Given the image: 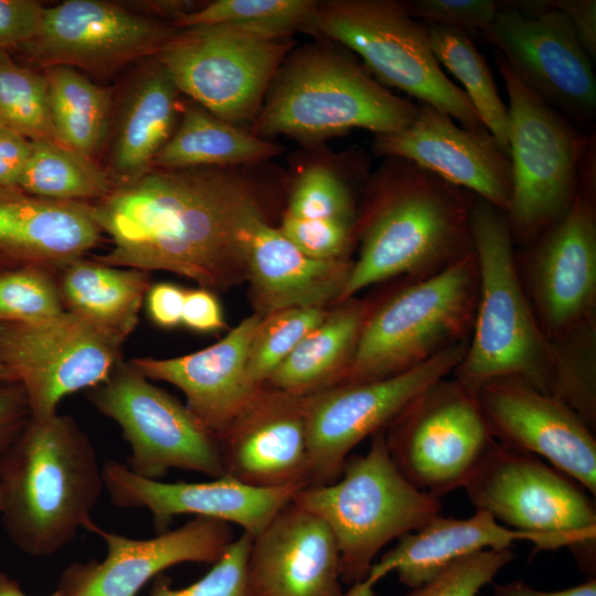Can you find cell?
I'll return each mask as SVG.
<instances>
[{
	"instance_id": "obj_23",
	"label": "cell",
	"mask_w": 596,
	"mask_h": 596,
	"mask_svg": "<svg viewBox=\"0 0 596 596\" xmlns=\"http://www.w3.org/2000/svg\"><path fill=\"white\" fill-rule=\"evenodd\" d=\"M216 438L225 475L259 488L308 486L306 397L264 385Z\"/></svg>"
},
{
	"instance_id": "obj_9",
	"label": "cell",
	"mask_w": 596,
	"mask_h": 596,
	"mask_svg": "<svg viewBox=\"0 0 596 596\" xmlns=\"http://www.w3.org/2000/svg\"><path fill=\"white\" fill-rule=\"evenodd\" d=\"M496 63L509 99L512 191L505 216L513 241L530 243L571 207L592 147L499 53Z\"/></svg>"
},
{
	"instance_id": "obj_20",
	"label": "cell",
	"mask_w": 596,
	"mask_h": 596,
	"mask_svg": "<svg viewBox=\"0 0 596 596\" xmlns=\"http://www.w3.org/2000/svg\"><path fill=\"white\" fill-rule=\"evenodd\" d=\"M84 529L105 542L107 554L102 562L73 563L63 572L57 590L66 596H136L171 566L214 564L235 539L230 523L203 517L149 539L109 532L93 521Z\"/></svg>"
},
{
	"instance_id": "obj_12",
	"label": "cell",
	"mask_w": 596,
	"mask_h": 596,
	"mask_svg": "<svg viewBox=\"0 0 596 596\" xmlns=\"http://www.w3.org/2000/svg\"><path fill=\"white\" fill-rule=\"evenodd\" d=\"M86 397L120 427L131 450L126 466L137 476L161 480L171 469L225 475L216 436L128 361L120 360Z\"/></svg>"
},
{
	"instance_id": "obj_5",
	"label": "cell",
	"mask_w": 596,
	"mask_h": 596,
	"mask_svg": "<svg viewBox=\"0 0 596 596\" xmlns=\"http://www.w3.org/2000/svg\"><path fill=\"white\" fill-rule=\"evenodd\" d=\"M418 105L391 93L349 55L308 45L286 57L275 75L253 134L316 142L352 129L376 136L409 126Z\"/></svg>"
},
{
	"instance_id": "obj_34",
	"label": "cell",
	"mask_w": 596,
	"mask_h": 596,
	"mask_svg": "<svg viewBox=\"0 0 596 596\" xmlns=\"http://www.w3.org/2000/svg\"><path fill=\"white\" fill-rule=\"evenodd\" d=\"M54 201L93 203L115 190L104 168L56 140L32 141V150L17 185Z\"/></svg>"
},
{
	"instance_id": "obj_49",
	"label": "cell",
	"mask_w": 596,
	"mask_h": 596,
	"mask_svg": "<svg viewBox=\"0 0 596 596\" xmlns=\"http://www.w3.org/2000/svg\"><path fill=\"white\" fill-rule=\"evenodd\" d=\"M32 150V141L0 126V187H17Z\"/></svg>"
},
{
	"instance_id": "obj_38",
	"label": "cell",
	"mask_w": 596,
	"mask_h": 596,
	"mask_svg": "<svg viewBox=\"0 0 596 596\" xmlns=\"http://www.w3.org/2000/svg\"><path fill=\"white\" fill-rule=\"evenodd\" d=\"M320 307L288 308L262 318L252 339L246 373L255 389L263 387L274 370L328 316Z\"/></svg>"
},
{
	"instance_id": "obj_15",
	"label": "cell",
	"mask_w": 596,
	"mask_h": 596,
	"mask_svg": "<svg viewBox=\"0 0 596 596\" xmlns=\"http://www.w3.org/2000/svg\"><path fill=\"white\" fill-rule=\"evenodd\" d=\"M592 161L567 212L534 242L522 285L546 337L596 336V211Z\"/></svg>"
},
{
	"instance_id": "obj_48",
	"label": "cell",
	"mask_w": 596,
	"mask_h": 596,
	"mask_svg": "<svg viewBox=\"0 0 596 596\" xmlns=\"http://www.w3.org/2000/svg\"><path fill=\"white\" fill-rule=\"evenodd\" d=\"M185 289L172 283L151 285L147 291L145 304L150 320L164 329L181 324Z\"/></svg>"
},
{
	"instance_id": "obj_28",
	"label": "cell",
	"mask_w": 596,
	"mask_h": 596,
	"mask_svg": "<svg viewBox=\"0 0 596 596\" xmlns=\"http://www.w3.org/2000/svg\"><path fill=\"white\" fill-rule=\"evenodd\" d=\"M245 263L256 313L265 317L288 308L337 302L353 262L310 258L264 217L251 231Z\"/></svg>"
},
{
	"instance_id": "obj_3",
	"label": "cell",
	"mask_w": 596,
	"mask_h": 596,
	"mask_svg": "<svg viewBox=\"0 0 596 596\" xmlns=\"http://www.w3.org/2000/svg\"><path fill=\"white\" fill-rule=\"evenodd\" d=\"M104 489L93 443L68 415L30 419L0 461V514L23 553L51 556L67 546Z\"/></svg>"
},
{
	"instance_id": "obj_35",
	"label": "cell",
	"mask_w": 596,
	"mask_h": 596,
	"mask_svg": "<svg viewBox=\"0 0 596 596\" xmlns=\"http://www.w3.org/2000/svg\"><path fill=\"white\" fill-rule=\"evenodd\" d=\"M432 50L438 61L464 86V92L483 127L509 157L508 106L499 96L491 72L468 34L458 29L426 24Z\"/></svg>"
},
{
	"instance_id": "obj_40",
	"label": "cell",
	"mask_w": 596,
	"mask_h": 596,
	"mask_svg": "<svg viewBox=\"0 0 596 596\" xmlns=\"http://www.w3.org/2000/svg\"><path fill=\"white\" fill-rule=\"evenodd\" d=\"M286 214L355 223V209L348 187L324 166H311L301 173Z\"/></svg>"
},
{
	"instance_id": "obj_45",
	"label": "cell",
	"mask_w": 596,
	"mask_h": 596,
	"mask_svg": "<svg viewBox=\"0 0 596 596\" xmlns=\"http://www.w3.org/2000/svg\"><path fill=\"white\" fill-rule=\"evenodd\" d=\"M44 9L33 0H0V51L31 42L40 31Z\"/></svg>"
},
{
	"instance_id": "obj_37",
	"label": "cell",
	"mask_w": 596,
	"mask_h": 596,
	"mask_svg": "<svg viewBox=\"0 0 596 596\" xmlns=\"http://www.w3.org/2000/svg\"><path fill=\"white\" fill-rule=\"evenodd\" d=\"M0 126L31 141L56 140L44 74L0 51Z\"/></svg>"
},
{
	"instance_id": "obj_30",
	"label": "cell",
	"mask_w": 596,
	"mask_h": 596,
	"mask_svg": "<svg viewBox=\"0 0 596 596\" xmlns=\"http://www.w3.org/2000/svg\"><path fill=\"white\" fill-rule=\"evenodd\" d=\"M57 280L65 311L125 342L136 329L151 286L150 273L105 265L82 257L70 263Z\"/></svg>"
},
{
	"instance_id": "obj_1",
	"label": "cell",
	"mask_w": 596,
	"mask_h": 596,
	"mask_svg": "<svg viewBox=\"0 0 596 596\" xmlns=\"http://www.w3.org/2000/svg\"><path fill=\"white\" fill-rule=\"evenodd\" d=\"M88 204L113 242L95 260L173 273L211 291L246 279L247 241L264 219L251 184L226 168H153Z\"/></svg>"
},
{
	"instance_id": "obj_27",
	"label": "cell",
	"mask_w": 596,
	"mask_h": 596,
	"mask_svg": "<svg viewBox=\"0 0 596 596\" xmlns=\"http://www.w3.org/2000/svg\"><path fill=\"white\" fill-rule=\"evenodd\" d=\"M519 541L531 542L535 551H541L534 535L504 526L488 512L476 510L466 519L439 514L401 536L396 546L373 563L365 578L343 596H374L375 584L391 572H396L400 582L412 589L459 558L483 550L511 549Z\"/></svg>"
},
{
	"instance_id": "obj_19",
	"label": "cell",
	"mask_w": 596,
	"mask_h": 596,
	"mask_svg": "<svg viewBox=\"0 0 596 596\" xmlns=\"http://www.w3.org/2000/svg\"><path fill=\"white\" fill-rule=\"evenodd\" d=\"M177 29L121 4L66 0L45 8L38 35L21 47L41 67L111 72L139 57L156 56Z\"/></svg>"
},
{
	"instance_id": "obj_44",
	"label": "cell",
	"mask_w": 596,
	"mask_h": 596,
	"mask_svg": "<svg viewBox=\"0 0 596 596\" xmlns=\"http://www.w3.org/2000/svg\"><path fill=\"white\" fill-rule=\"evenodd\" d=\"M415 20L464 32H485L493 22L500 7L493 0H413L405 2Z\"/></svg>"
},
{
	"instance_id": "obj_16",
	"label": "cell",
	"mask_w": 596,
	"mask_h": 596,
	"mask_svg": "<svg viewBox=\"0 0 596 596\" xmlns=\"http://www.w3.org/2000/svg\"><path fill=\"white\" fill-rule=\"evenodd\" d=\"M468 341L394 376L338 384L306 396L308 486L334 482L351 450L384 430L421 392L453 374Z\"/></svg>"
},
{
	"instance_id": "obj_8",
	"label": "cell",
	"mask_w": 596,
	"mask_h": 596,
	"mask_svg": "<svg viewBox=\"0 0 596 596\" xmlns=\"http://www.w3.org/2000/svg\"><path fill=\"white\" fill-rule=\"evenodd\" d=\"M476 510L534 535L541 551L568 547L596 572V509L575 480L539 457L494 440L462 487Z\"/></svg>"
},
{
	"instance_id": "obj_2",
	"label": "cell",
	"mask_w": 596,
	"mask_h": 596,
	"mask_svg": "<svg viewBox=\"0 0 596 596\" xmlns=\"http://www.w3.org/2000/svg\"><path fill=\"white\" fill-rule=\"evenodd\" d=\"M479 291L466 353L453 377L476 394L487 381L521 376L596 425V340L551 341L519 274L504 212L478 198L470 213Z\"/></svg>"
},
{
	"instance_id": "obj_26",
	"label": "cell",
	"mask_w": 596,
	"mask_h": 596,
	"mask_svg": "<svg viewBox=\"0 0 596 596\" xmlns=\"http://www.w3.org/2000/svg\"><path fill=\"white\" fill-rule=\"evenodd\" d=\"M102 233L88 203L0 187V272L42 267L60 273L94 249Z\"/></svg>"
},
{
	"instance_id": "obj_51",
	"label": "cell",
	"mask_w": 596,
	"mask_h": 596,
	"mask_svg": "<svg viewBox=\"0 0 596 596\" xmlns=\"http://www.w3.org/2000/svg\"><path fill=\"white\" fill-rule=\"evenodd\" d=\"M493 596H596V578L592 577L576 586L553 592L536 589L523 581H511L497 584Z\"/></svg>"
},
{
	"instance_id": "obj_22",
	"label": "cell",
	"mask_w": 596,
	"mask_h": 596,
	"mask_svg": "<svg viewBox=\"0 0 596 596\" xmlns=\"http://www.w3.org/2000/svg\"><path fill=\"white\" fill-rule=\"evenodd\" d=\"M373 149L379 156L413 162L473 192L504 214L509 207L511 162L485 127L465 128L437 108L419 104L409 126L376 136Z\"/></svg>"
},
{
	"instance_id": "obj_39",
	"label": "cell",
	"mask_w": 596,
	"mask_h": 596,
	"mask_svg": "<svg viewBox=\"0 0 596 596\" xmlns=\"http://www.w3.org/2000/svg\"><path fill=\"white\" fill-rule=\"evenodd\" d=\"M57 274L42 267L0 272V323L36 322L64 312Z\"/></svg>"
},
{
	"instance_id": "obj_6",
	"label": "cell",
	"mask_w": 596,
	"mask_h": 596,
	"mask_svg": "<svg viewBox=\"0 0 596 596\" xmlns=\"http://www.w3.org/2000/svg\"><path fill=\"white\" fill-rule=\"evenodd\" d=\"M291 502L318 515L340 552L341 582L361 583L379 552L394 539L441 514L440 498L414 487L393 462L384 430L364 455L349 456L332 483L305 486Z\"/></svg>"
},
{
	"instance_id": "obj_24",
	"label": "cell",
	"mask_w": 596,
	"mask_h": 596,
	"mask_svg": "<svg viewBox=\"0 0 596 596\" xmlns=\"http://www.w3.org/2000/svg\"><path fill=\"white\" fill-rule=\"evenodd\" d=\"M337 541L316 514L288 503L253 538L249 596H343Z\"/></svg>"
},
{
	"instance_id": "obj_46",
	"label": "cell",
	"mask_w": 596,
	"mask_h": 596,
	"mask_svg": "<svg viewBox=\"0 0 596 596\" xmlns=\"http://www.w3.org/2000/svg\"><path fill=\"white\" fill-rule=\"evenodd\" d=\"M31 419L23 387L0 383V461L14 445Z\"/></svg>"
},
{
	"instance_id": "obj_43",
	"label": "cell",
	"mask_w": 596,
	"mask_h": 596,
	"mask_svg": "<svg viewBox=\"0 0 596 596\" xmlns=\"http://www.w3.org/2000/svg\"><path fill=\"white\" fill-rule=\"evenodd\" d=\"M355 223L324 219L284 215L279 231L310 258L333 260L345 258Z\"/></svg>"
},
{
	"instance_id": "obj_7",
	"label": "cell",
	"mask_w": 596,
	"mask_h": 596,
	"mask_svg": "<svg viewBox=\"0 0 596 596\" xmlns=\"http://www.w3.org/2000/svg\"><path fill=\"white\" fill-rule=\"evenodd\" d=\"M478 291L473 251L432 276L412 279L370 310L338 384L394 376L468 341Z\"/></svg>"
},
{
	"instance_id": "obj_10",
	"label": "cell",
	"mask_w": 596,
	"mask_h": 596,
	"mask_svg": "<svg viewBox=\"0 0 596 596\" xmlns=\"http://www.w3.org/2000/svg\"><path fill=\"white\" fill-rule=\"evenodd\" d=\"M312 32L356 53L383 86L405 92L465 128H482L462 88L441 70L426 26L395 0L318 1Z\"/></svg>"
},
{
	"instance_id": "obj_17",
	"label": "cell",
	"mask_w": 596,
	"mask_h": 596,
	"mask_svg": "<svg viewBox=\"0 0 596 596\" xmlns=\"http://www.w3.org/2000/svg\"><path fill=\"white\" fill-rule=\"evenodd\" d=\"M521 3L500 9L485 38L549 106L578 120L590 118L596 79L568 19L550 1Z\"/></svg>"
},
{
	"instance_id": "obj_41",
	"label": "cell",
	"mask_w": 596,
	"mask_h": 596,
	"mask_svg": "<svg viewBox=\"0 0 596 596\" xmlns=\"http://www.w3.org/2000/svg\"><path fill=\"white\" fill-rule=\"evenodd\" d=\"M513 560L511 549L483 550L451 563L406 596H478Z\"/></svg>"
},
{
	"instance_id": "obj_47",
	"label": "cell",
	"mask_w": 596,
	"mask_h": 596,
	"mask_svg": "<svg viewBox=\"0 0 596 596\" xmlns=\"http://www.w3.org/2000/svg\"><path fill=\"white\" fill-rule=\"evenodd\" d=\"M181 324L200 333L223 329V311L214 291L202 287L185 289Z\"/></svg>"
},
{
	"instance_id": "obj_52",
	"label": "cell",
	"mask_w": 596,
	"mask_h": 596,
	"mask_svg": "<svg viewBox=\"0 0 596 596\" xmlns=\"http://www.w3.org/2000/svg\"><path fill=\"white\" fill-rule=\"evenodd\" d=\"M0 596H26L19 583L0 572Z\"/></svg>"
},
{
	"instance_id": "obj_31",
	"label": "cell",
	"mask_w": 596,
	"mask_h": 596,
	"mask_svg": "<svg viewBox=\"0 0 596 596\" xmlns=\"http://www.w3.org/2000/svg\"><path fill=\"white\" fill-rule=\"evenodd\" d=\"M338 305L274 370L269 386L306 397L340 382L372 307L353 298Z\"/></svg>"
},
{
	"instance_id": "obj_42",
	"label": "cell",
	"mask_w": 596,
	"mask_h": 596,
	"mask_svg": "<svg viewBox=\"0 0 596 596\" xmlns=\"http://www.w3.org/2000/svg\"><path fill=\"white\" fill-rule=\"evenodd\" d=\"M253 536L235 538L217 562L199 581L183 588H173L166 577H159L150 596H249L246 566Z\"/></svg>"
},
{
	"instance_id": "obj_50",
	"label": "cell",
	"mask_w": 596,
	"mask_h": 596,
	"mask_svg": "<svg viewBox=\"0 0 596 596\" xmlns=\"http://www.w3.org/2000/svg\"><path fill=\"white\" fill-rule=\"evenodd\" d=\"M551 4L568 19L578 42L590 57H596V1L554 0Z\"/></svg>"
},
{
	"instance_id": "obj_13",
	"label": "cell",
	"mask_w": 596,
	"mask_h": 596,
	"mask_svg": "<svg viewBox=\"0 0 596 596\" xmlns=\"http://www.w3.org/2000/svg\"><path fill=\"white\" fill-rule=\"evenodd\" d=\"M384 437L402 475L438 498L462 488L496 440L476 394L448 376L411 401Z\"/></svg>"
},
{
	"instance_id": "obj_21",
	"label": "cell",
	"mask_w": 596,
	"mask_h": 596,
	"mask_svg": "<svg viewBox=\"0 0 596 596\" xmlns=\"http://www.w3.org/2000/svg\"><path fill=\"white\" fill-rule=\"evenodd\" d=\"M103 479L115 505L150 512L157 534L169 530L175 517L193 514L237 524L254 538L302 488H259L227 475L205 482H164L137 476L115 460L103 464Z\"/></svg>"
},
{
	"instance_id": "obj_25",
	"label": "cell",
	"mask_w": 596,
	"mask_h": 596,
	"mask_svg": "<svg viewBox=\"0 0 596 596\" xmlns=\"http://www.w3.org/2000/svg\"><path fill=\"white\" fill-rule=\"evenodd\" d=\"M262 318L254 313L215 344L187 355L128 362L147 379L179 389L189 411L217 437L262 389H255L246 373L249 345Z\"/></svg>"
},
{
	"instance_id": "obj_14",
	"label": "cell",
	"mask_w": 596,
	"mask_h": 596,
	"mask_svg": "<svg viewBox=\"0 0 596 596\" xmlns=\"http://www.w3.org/2000/svg\"><path fill=\"white\" fill-rule=\"evenodd\" d=\"M124 342L64 311L36 322L0 323V366L20 384L31 419L57 415L62 400L107 379L123 360Z\"/></svg>"
},
{
	"instance_id": "obj_33",
	"label": "cell",
	"mask_w": 596,
	"mask_h": 596,
	"mask_svg": "<svg viewBox=\"0 0 596 596\" xmlns=\"http://www.w3.org/2000/svg\"><path fill=\"white\" fill-rule=\"evenodd\" d=\"M56 141L94 159L110 130L111 93L68 66L45 68Z\"/></svg>"
},
{
	"instance_id": "obj_53",
	"label": "cell",
	"mask_w": 596,
	"mask_h": 596,
	"mask_svg": "<svg viewBox=\"0 0 596 596\" xmlns=\"http://www.w3.org/2000/svg\"><path fill=\"white\" fill-rule=\"evenodd\" d=\"M51 596H66L64 594H62L61 592L56 590L54 594H52Z\"/></svg>"
},
{
	"instance_id": "obj_4",
	"label": "cell",
	"mask_w": 596,
	"mask_h": 596,
	"mask_svg": "<svg viewBox=\"0 0 596 596\" xmlns=\"http://www.w3.org/2000/svg\"><path fill=\"white\" fill-rule=\"evenodd\" d=\"M394 161L376 188L337 304L394 277L432 276L473 251L467 191L413 162Z\"/></svg>"
},
{
	"instance_id": "obj_32",
	"label": "cell",
	"mask_w": 596,
	"mask_h": 596,
	"mask_svg": "<svg viewBox=\"0 0 596 596\" xmlns=\"http://www.w3.org/2000/svg\"><path fill=\"white\" fill-rule=\"evenodd\" d=\"M279 152L277 145L194 103L183 108L179 125L155 158L152 169L226 168L263 161Z\"/></svg>"
},
{
	"instance_id": "obj_36",
	"label": "cell",
	"mask_w": 596,
	"mask_h": 596,
	"mask_svg": "<svg viewBox=\"0 0 596 596\" xmlns=\"http://www.w3.org/2000/svg\"><path fill=\"white\" fill-rule=\"evenodd\" d=\"M318 1L315 0H216L178 17L177 30L225 25L272 39L294 32H312Z\"/></svg>"
},
{
	"instance_id": "obj_29",
	"label": "cell",
	"mask_w": 596,
	"mask_h": 596,
	"mask_svg": "<svg viewBox=\"0 0 596 596\" xmlns=\"http://www.w3.org/2000/svg\"><path fill=\"white\" fill-rule=\"evenodd\" d=\"M179 93L156 57L134 78L117 113L105 168L116 188L152 169L177 128Z\"/></svg>"
},
{
	"instance_id": "obj_11",
	"label": "cell",
	"mask_w": 596,
	"mask_h": 596,
	"mask_svg": "<svg viewBox=\"0 0 596 596\" xmlns=\"http://www.w3.org/2000/svg\"><path fill=\"white\" fill-rule=\"evenodd\" d=\"M292 46L290 38L203 25L178 30L155 57L180 93L237 126L256 118Z\"/></svg>"
},
{
	"instance_id": "obj_18",
	"label": "cell",
	"mask_w": 596,
	"mask_h": 596,
	"mask_svg": "<svg viewBox=\"0 0 596 596\" xmlns=\"http://www.w3.org/2000/svg\"><path fill=\"white\" fill-rule=\"evenodd\" d=\"M476 396L497 441L546 459L595 498L596 439L571 406L517 375L485 382Z\"/></svg>"
}]
</instances>
